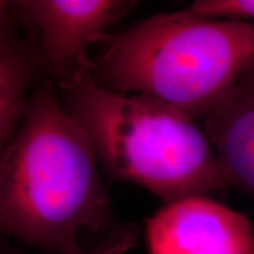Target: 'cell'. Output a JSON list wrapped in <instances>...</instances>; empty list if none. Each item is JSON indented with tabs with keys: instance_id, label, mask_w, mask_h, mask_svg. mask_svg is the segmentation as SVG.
<instances>
[{
	"instance_id": "cell-1",
	"label": "cell",
	"mask_w": 254,
	"mask_h": 254,
	"mask_svg": "<svg viewBox=\"0 0 254 254\" xmlns=\"http://www.w3.org/2000/svg\"><path fill=\"white\" fill-rule=\"evenodd\" d=\"M98 161L86 133L46 80L2 153L1 231L53 254L126 251L134 232L113 213Z\"/></svg>"
},
{
	"instance_id": "cell-2",
	"label": "cell",
	"mask_w": 254,
	"mask_h": 254,
	"mask_svg": "<svg viewBox=\"0 0 254 254\" xmlns=\"http://www.w3.org/2000/svg\"><path fill=\"white\" fill-rule=\"evenodd\" d=\"M95 38L103 52L81 64L100 87L148 95L190 119L207 116L254 65V25L190 8Z\"/></svg>"
},
{
	"instance_id": "cell-3",
	"label": "cell",
	"mask_w": 254,
	"mask_h": 254,
	"mask_svg": "<svg viewBox=\"0 0 254 254\" xmlns=\"http://www.w3.org/2000/svg\"><path fill=\"white\" fill-rule=\"evenodd\" d=\"M59 86L63 109L117 179L145 187L166 205L231 186L206 132L174 107L105 90L82 64Z\"/></svg>"
},
{
	"instance_id": "cell-4",
	"label": "cell",
	"mask_w": 254,
	"mask_h": 254,
	"mask_svg": "<svg viewBox=\"0 0 254 254\" xmlns=\"http://www.w3.org/2000/svg\"><path fill=\"white\" fill-rule=\"evenodd\" d=\"M33 46L40 74L62 81L81 65L85 50L104 28L135 6L126 0L9 1Z\"/></svg>"
},
{
	"instance_id": "cell-5",
	"label": "cell",
	"mask_w": 254,
	"mask_h": 254,
	"mask_svg": "<svg viewBox=\"0 0 254 254\" xmlns=\"http://www.w3.org/2000/svg\"><path fill=\"white\" fill-rule=\"evenodd\" d=\"M150 254H254V230L245 214L207 196H190L147 220Z\"/></svg>"
},
{
	"instance_id": "cell-6",
	"label": "cell",
	"mask_w": 254,
	"mask_h": 254,
	"mask_svg": "<svg viewBox=\"0 0 254 254\" xmlns=\"http://www.w3.org/2000/svg\"><path fill=\"white\" fill-rule=\"evenodd\" d=\"M205 132L231 186L254 200V65L205 117Z\"/></svg>"
},
{
	"instance_id": "cell-7",
	"label": "cell",
	"mask_w": 254,
	"mask_h": 254,
	"mask_svg": "<svg viewBox=\"0 0 254 254\" xmlns=\"http://www.w3.org/2000/svg\"><path fill=\"white\" fill-rule=\"evenodd\" d=\"M39 73L33 46L20 36V24L9 1L0 15V144L12 140L26 112L27 88Z\"/></svg>"
},
{
	"instance_id": "cell-8",
	"label": "cell",
	"mask_w": 254,
	"mask_h": 254,
	"mask_svg": "<svg viewBox=\"0 0 254 254\" xmlns=\"http://www.w3.org/2000/svg\"><path fill=\"white\" fill-rule=\"evenodd\" d=\"M189 8L209 19L237 21L254 19V0H198Z\"/></svg>"
},
{
	"instance_id": "cell-9",
	"label": "cell",
	"mask_w": 254,
	"mask_h": 254,
	"mask_svg": "<svg viewBox=\"0 0 254 254\" xmlns=\"http://www.w3.org/2000/svg\"><path fill=\"white\" fill-rule=\"evenodd\" d=\"M4 254H5V252H4ZM6 254H7V253H6Z\"/></svg>"
}]
</instances>
